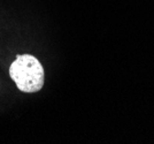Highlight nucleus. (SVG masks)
Returning <instances> with one entry per match:
<instances>
[{
  "mask_svg": "<svg viewBox=\"0 0 154 144\" xmlns=\"http://www.w3.org/2000/svg\"><path fill=\"white\" fill-rule=\"evenodd\" d=\"M9 75L17 89L26 93L40 91L45 82L43 66L31 54L17 55L9 67Z\"/></svg>",
  "mask_w": 154,
  "mask_h": 144,
  "instance_id": "f257e3e1",
  "label": "nucleus"
}]
</instances>
